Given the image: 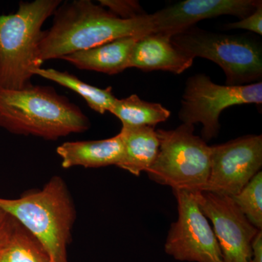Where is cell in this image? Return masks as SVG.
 <instances>
[{"label": "cell", "instance_id": "1", "mask_svg": "<svg viewBox=\"0 0 262 262\" xmlns=\"http://www.w3.org/2000/svg\"><path fill=\"white\" fill-rule=\"evenodd\" d=\"M53 15V25L42 32L38 48L42 63L119 38L155 32L153 14L122 19L91 0L61 2Z\"/></svg>", "mask_w": 262, "mask_h": 262}, {"label": "cell", "instance_id": "2", "mask_svg": "<svg viewBox=\"0 0 262 262\" xmlns=\"http://www.w3.org/2000/svg\"><path fill=\"white\" fill-rule=\"evenodd\" d=\"M89 119L64 96L48 86L0 89V127L12 134L47 140L89 130Z\"/></svg>", "mask_w": 262, "mask_h": 262}, {"label": "cell", "instance_id": "3", "mask_svg": "<svg viewBox=\"0 0 262 262\" xmlns=\"http://www.w3.org/2000/svg\"><path fill=\"white\" fill-rule=\"evenodd\" d=\"M0 208L39 241L51 262H68L75 209L63 179L53 177L42 189L18 199L0 198Z\"/></svg>", "mask_w": 262, "mask_h": 262}, {"label": "cell", "instance_id": "4", "mask_svg": "<svg viewBox=\"0 0 262 262\" xmlns=\"http://www.w3.org/2000/svg\"><path fill=\"white\" fill-rule=\"evenodd\" d=\"M61 0L20 2L13 14H0V89L18 91L31 84L41 68L39 44L42 27Z\"/></svg>", "mask_w": 262, "mask_h": 262}, {"label": "cell", "instance_id": "5", "mask_svg": "<svg viewBox=\"0 0 262 262\" xmlns=\"http://www.w3.org/2000/svg\"><path fill=\"white\" fill-rule=\"evenodd\" d=\"M194 125H182L174 130H157L159 151L146 171L151 180L173 190L202 192L211 171V148L194 135Z\"/></svg>", "mask_w": 262, "mask_h": 262}, {"label": "cell", "instance_id": "6", "mask_svg": "<svg viewBox=\"0 0 262 262\" xmlns=\"http://www.w3.org/2000/svg\"><path fill=\"white\" fill-rule=\"evenodd\" d=\"M172 41L189 56L206 58L225 72L227 85H245L262 77L261 46L253 39L191 27L174 34Z\"/></svg>", "mask_w": 262, "mask_h": 262}, {"label": "cell", "instance_id": "7", "mask_svg": "<svg viewBox=\"0 0 262 262\" xmlns=\"http://www.w3.org/2000/svg\"><path fill=\"white\" fill-rule=\"evenodd\" d=\"M262 103V82L245 85H221L205 74H196L186 82L179 117L183 124L201 123L202 139L208 142L218 136L220 117L235 105Z\"/></svg>", "mask_w": 262, "mask_h": 262}, {"label": "cell", "instance_id": "8", "mask_svg": "<svg viewBox=\"0 0 262 262\" xmlns=\"http://www.w3.org/2000/svg\"><path fill=\"white\" fill-rule=\"evenodd\" d=\"M178 202V220L170 227L165 252L179 261L222 262L214 232L202 213L194 192L174 190Z\"/></svg>", "mask_w": 262, "mask_h": 262}, {"label": "cell", "instance_id": "9", "mask_svg": "<svg viewBox=\"0 0 262 262\" xmlns=\"http://www.w3.org/2000/svg\"><path fill=\"white\" fill-rule=\"evenodd\" d=\"M211 148V171L204 192L232 198L261 168V136H243Z\"/></svg>", "mask_w": 262, "mask_h": 262}, {"label": "cell", "instance_id": "10", "mask_svg": "<svg viewBox=\"0 0 262 262\" xmlns=\"http://www.w3.org/2000/svg\"><path fill=\"white\" fill-rule=\"evenodd\" d=\"M194 196L203 214L213 223L222 262H251V244L258 233L230 196L209 192H196Z\"/></svg>", "mask_w": 262, "mask_h": 262}, {"label": "cell", "instance_id": "11", "mask_svg": "<svg viewBox=\"0 0 262 262\" xmlns=\"http://www.w3.org/2000/svg\"><path fill=\"white\" fill-rule=\"evenodd\" d=\"M258 0H186L153 13L155 32L174 34L205 19L233 15L243 19L256 9Z\"/></svg>", "mask_w": 262, "mask_h": 262}, {"label": "cell", "instance_id": "12", "mask_svg": "<svg viewBox=\"0 0 262 262\" xmlns=\"http://www.w3.org/2000/svg\"><path fill=\"white\" fill-rule=\"evenodd\" d=\"M171 37L168 33L151 32L139 38L133 48L129 68L166 71L176 75L190 68L194 58L176 46Z\"/></svg>", "mask_w": 262, "mask_h": 262}, {"label": "cell", "instance_id": "13", "mask_svg": "<svg viewBox=\"0 0 262 262\" xmlns=\"http://www.w3.org/2000/svg\"><path fill=\"white\" fill-rule=\"evenodd\" d=\"M63 168L75 166L101 168L118 167L124 156V146L120 134L98 141H67L57 148Z\"/></svg>", "mask_w": 262, "mask_h": 262}, {"label": "cell", "instance_id": "14", "mask_svg": "<svg viewBox=\"0 0 262 262\" xmlns=\"http://www.w3.org/2000/svg\"><path fill=\"white\" fill-rule=\"evenodd\" d=\"M141 37L119 38L97 47L71 53L61 59L80 70L117 75L129 68L133 48Z\"/></svg>", "mask_w": 262, "mask_h": 262}, {"label": "cell", "instance_id": "15", "mask_svg": "<svg viewBox=\"0 0 262 262\" xmlns=\"http://www.w3.org/2000/svg\"><path fill=\"white\" fill-rule=\"evenodd\" d=\"M124 156L119 168L135 176L147 171L159 151L160 141L155 127L124 126L120 132Z\"/></svg>", "mask_w": 262, "mask_h": 262}, {"label": "cell", "instance_id": "16", "mask_svg": "<svg viewBox=\"0 0 262 262\" xmlns=\"http://www.w3.org/2000/svg\"><path fill=\"white\" fill-rule=\"evenodd\" d=\"M33 74L72 90L85 100L90 108L101 115L110 112L117 100L111 87L106 89H98L85 83L67 72L41 67L34 70Z\"/></svg>", "mask_w": 262, "mask_h": 262}, {"label": "cell", "instance_id": "17", "mask_svg": "<svg viewBox=\"0 0 262 262\" xmlns=\"http://www.w3.org/2000/svg\"><path fill=\"white\" fill-rule=\"evenodd\" d=\"M110 113L116 116L124 126L155 127L160 122L166 121L170 113L163 105L141 100L137 95L118 99Z\"/></svg>", "mask_w": 262, "mask_h": 262}, {"label": "cell", "instance_id": "18", "mask_svg": "<svg viewBox=\"0 0 262 262\" xmlns=\"http://www.w3.org/2000/svg\"><path fill=\"white\" fill-rule=\"evenodd\" d=\"M0 262H51L49 255L34 236L15 221L0 245Z\"/></svg>", "mask_w": 262, "mask_h": 262}, {"label": "cell", "instance_id": "19", "mask_svg": "<svg viewBox=\"0 0 262 262\" xmlns=\"http://www.w3.org/2000/svg\"><path fill=\"white\" fill-rule=\"evenodd\" d=\"M247 220L258 230L262 228V173L258 171L242 190L232 196Z\"/></svg>", "mask_w": 262, "mask_h": 262}, {"label": "cell", "instance_id": "20", "mask_svg": "<svg viewBox=\"0 0 262 262\" xmlns=\"http://www.w3.org/2000/svg\"><path fill=\"white\" fill-rule=\"evenodd\" d=\"M100 5L122 19H133L146 14L139 2L134 0H100Z\"/></svg>", "mask_w": 262, "mask_h": 262}, {"label": "cell", "instance_id": "21", "mask_svg": "<svg viewBox=\"0 0 262 262\" xmlns=\"http://www.w3.org/2000/svg\"><path fill=\"white\" fill-rule=\"evenodd\" d=\"M227 29H246L251 32L262 34V2L258 1L257 6L251 15L234 23L225 26Z\"/></svg>", "mask_w": 262, "mask_h": 262}, {"label": "cell", "instance_id": "22", "mask_svg": "<svg viewBox=\"0 0 262 262\" xmlns=\"http://www.w3.org/2000/svg\"><path fill=\"white\" fill-rule=\"evenodd\" d=\"M15 222L14 219L0 208V245L3 244L10 233Z\"/></svg>", "mask_w": 262, "mask_h": 262}, {"label": "cell", "instance_id": "23", "mask_svg": "<svg viewBox=\"0 0 262 262\" xmlns=\"http://www.w3.org/2000/svg\"><path fill=\"white\" fill-rule=\"evenodd\" d=\"M252 259L251 262H262V232L258 231L251 244Z\"/></svg>", "mask_w": 262, "mask_h": 262}]
</instances>
